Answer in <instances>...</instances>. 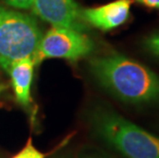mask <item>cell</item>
<instances>
[{"mask_svg": "<svg viewBox=\"0 0 159 158\" xmlns=\"http://www.w3.org/2000/svg\"><path fill=\"white\" fill-rule=\"evenodd\" d=\"M89 70L101 86L122 102L159 103V75L143 64L113 52L90 60Z\"/></svg>", "mask_w": 159, "mask_h": 158, "instance_id": "obj_1", "label": "cell"}, {"mask_svg": "<svg viewBox=\"0 0 159 158\" xmlns=\"http://www.w3.org/2000/svg\"><path fill=\"white\" fill-rule=\"evenodd\" d=\"M90 122L101 139L126 158H159V138L114 111L97 109Z\"/></svg>", "mask_w": 159, "mask_h": 158, "instance_id": "obj_2", "label": "cell"}, {"mask_svg": "<svg viewBox=\"0 0 159 158\" xmlns=\"http://www.w3.org/2000/svg\"><path fill=\"white\" fill-rule=\"evenodd\" d=\"M41 38L34 18L0 5V67L4 71L13 62L33 59Z\"/></svg>", "mask_w": 159, "mask_h": 158, "instance_id": "obj_3", "label": "cell"}, {"mask_svg": "<svg viewBox=\"0 0 159 158\" xmlns=\"http://www.w3.org/2000/svg\"><path fill=\"white\" fill-rule=\"evenodd\" d=\"M93 48V41L83 32L62 27H52L42 36L32 60L35 66L46 59L77 61L90 55Z\"/></svg>", "mask_w": 159, "mask_h": 158, "instance_id": "obj_4", "label": "cell"}, {"mask_svg": "<svg viewBox=\"0 0 159 158\" xmlns=\"http://www.w3.org/2000/svg\"><path fill=\"white\" fill-rule=\"evenodd\" d=\"M33 11L52 27L83 32L86 29L82 9L74 0H33Z\"/></svg>", "mask_w": 159, "mask_h": 158, "instance_id": "obj_5", "label": "cell"}, {"mask_svg": "<svg viewBox=\"0 0 159 158\" xmlns=\"http://www.w3.org/2000/svg\"><path fill=\"white\" fill-rule=\"evenodd\" d=\"M131 0H116L93 8L82 9L85 23L102 30L110 31L123 25L129 18Z\"/></svg>", "mask_w": 159, "mask_h": 158, "instance_id": "obj_6", "label": "cell"}, {"mask_svg": "<svg viewBox=\"0 0 159 158\" xmlns=\"http://www.w3.org/2000/svg\"><path fill=\"white\" fill-rule=\"evenodd\" d=\"M35 64L32 58H25L13 62L6 72L9 74L16 99L23 107L31 105V85Z\"/></svg>", "mask_w": 159, "mask_h": 158, "instance_id": "obj_7", "label": "cell"}, {"mask_svg": "<svg viewBox=\"0 0 159 158\" xmlns=\"http://www.w3.org/2000/svg\"><path fill=\"white\" fill-rule=\"evenodd\" d=\"M46 155L44 153L40 152L37 148L33 145L32 139L30 138L25 147L20 151L18 154H16L12 158H45Z\"/></svg>", "mask_w": 159, "mask_h": 158, "instance_id": "obj_8", "label": "cell"}, {"mask_svg": "<svg viewBox=\"0 0 159 158\" xmlns=\"http://www.w3.org/2000/svg\"><path fill=\"white\" fill-rule=\"evenodd\" d=\"M145 47L152 55L159 58V33H155L145 40Z\"/></svg>", "mask_w": 159, "mask_h": 158, "instance_id": "obj_9", "label": "cell"}, {"mask_svg": "<svg viewBox=\"0 0 159 158\" xmlns=\"http://www.w3.org/2000/svg\"><path fill=\"white\" fill-rule=\"evenodd\" d=\"M5 4L20 9H28L32 6L33 0H3Z\"/></svg>", "mask_w": 159, "mask_h": 158, "instance_id": "obj_10", "label": "cell"}, {"mask_svg": "<svg viewBox=\"0 0 159 158\" xmlns=\"http://www.w3.org/2000/svg\"><path fill=\"white\" fill-rule=\"evenodd\" d=\"M139 4H142L146 7L158 9L159 11V0H134Z\"/></svg>", "mask_w": 159, "mask_h": 158, "instance_id": "obj_11", "label": "cell"}, {"mask_svg": "<svg viewBox=\"0 0 159 158\" xmlns=\"http://www.w3.org/2000/svg\"><path fill=\"white\" fill-rule=\"evenodd\" d=\"M6 88H7V85H6V84H0V95H1V93L4 92Z\"/></svg>", "mask_w": 159, "mask_h": 158, "instance_id": "obj_12", "label": "cell"}, {"mask_svg": "<svg viewBox=\"0 0 159 158\" xmlns=\"http://www.w3.org/2000/svg\"><path fill=\"white\" fill-rule=\"evenodd\" d=\"M86 158H100V157H86Z\"/></svg>", "mask_w": 159, "mask_h": 158, "instance_id": "obj_13", "label": "cell"}]
</instances>
